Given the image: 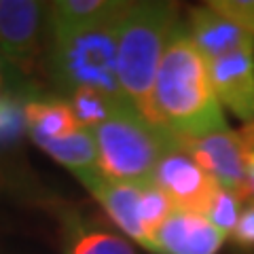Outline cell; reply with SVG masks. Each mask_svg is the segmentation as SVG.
<instances>
[{
	"label": "cell",
	"instance_id": "obj_1",
	"mask_svg": "<svg viewBox=\"0 0 254 254\" xmlns=\"http://www.w3.org/2000/svg\"><path fill=\"white\" fill-rule=\"evenodd\" d=\"M180 140L227 129L222 106L214 93L203 53L178 23L159 64L148 117Z\"/></svg>",
	"mask_w": 254,
	"mask_h": 254
},
{
	"label": "cell",
	"instance_id": "obj_2",
	"mask_svg": "<svg viewBox=\"0 0 254 254\" xmlns=\"http://www.w3.org/2000/svg\"><path fill=\"white\" fill-rule=\"evenodd\" d=\"M178 4L148 0L131 2L119 21V83L127 100L144 117H148L150 93L174 30L178 28Z\"/></svg>",
	"mask_w": 254,
	"mask_h": 254
},
{
	"label": "cell",
	"instance_id": "obj_3",
	"mask_svg": "<svg viewBox=\"0 0 254 254\" xmlns=\"http://www.w3.org/2000/svg\"><path fill=\"white\" fill-rule=\"evenodd\" d=\"M100 155V170L121 182L153 180L159 159L180 138L155 125L133 104H125L93 129Z\"/></svg>",
	"mask_w": 254,
	"mask_h": 254
},
{
	"label": "cell",
	"instance_id": "obj_4",
	"mask_svg": "<svg viewBox=\"0 0 254 254\" xmlns=\"http://www.w3.org/2000/svg\"><path fill=\"white\" fill-rule=\"evenodd\" d=\"M119 21L53 36L51 74L62 91L72 95L78 89H93L113 100H127L117 68Z\"/></svg>",
	"mask_w": 254,
	"mask_h": 254
},
{
	"label": "cell",
	"instance_id": "obj_5",
	"mask_svg": "<svg viewBox=\"0 0 254 254\" xmlns=\"http://www.w3.org/2000/svg\"><path fill=\"white\" fill-rule=\"evenodd\" d=\"M153 182L172 201L174 210L197 212L203 216L220 189L218 182L189 155L182 140L170 146L159 159Z\"/></svg>",
	"mask_w": 254,
	"mask_h": 254
},
{
	"label": "cell",
	"instance_id": "obj_6",
	"mask_svg": "<svg viewBox=\"0 0 254 254\" xmlns=\"http://www.w3.org/2000/svg\"><path fill=\"white\" fill-rule=\"evenodd\" d=\"M49 4L0 0V51L23 72H34L43 53V17Z\"/></svg>",
	"mask_w": 254,
	"mask_h": 254
},
{
	"label": "cell",
	"instance_id": "obj_7",
	"mask_svg": "<svg viewBox=\"0 0 254 254\" xmlns=\"http://www.w3.org/2000/svg\"><path fill=\"white\" fill-rule=\"evenodd\" d=\"M182 144L189 150V155L218 182L220 189L233 190L242 197L246 185L248 148L240 131L227 127V129L205 133L199 138L182 140Z\"/></svg>",
	"mask_w": 254,
	"mask_h": 254
},
{
	"label": "cell",
	"instance_id": "obj_8",
	"mask_svg": "<svg viewBox=\"0 0 254 254\" xmlns=\"http://www.w3.org/2000/svg\"><path fill=\"white\" fill-rule=\"evenodd\" d=\"M208 66L220 106L246 123L254 121V49L208 62Z\"/></svg>",
	"mask_w": 254,
	"mask_h": 254
},
{
	"label": "cell",
	"instance_id": "obj_9",
	"mask_svg": "<svg viewBox=\"0 0 254 254\" xmlns=\"http://www.w3.org/2000/svg\"><path fill=\"white\" fill-rule=\"evenodd\" d=\"M225 233L208 216L197 212L172 210L155 233L157 254H216L225 244Z\"/></svg>",
	"mask_w": 254,
	"mask_h": 254
},
{
	"label": "cell",
	"instance_id": "obj_10",
	"mask_svg": "<svg viewBox=\"0 0 254 254\" xmlns=\"http://www.w3.org/2000/svg\"><path fill=\"white\" fill-rule=\"evenodd\" d=\"M93 193V197L98 199L104 210L108 212V216L115 220V225L121 229L123 233H127L131 240H136L144 248L155 252L153 240L148 237L146 229L142 227L140 220V185L133 182H121L115 178H108L104 172H91L78 178Z\"/></svg>",
	"mask_w": 254,
	"mask_h": 254
},
{
	"label": "cell",
	"instance_id": "obj_11",
	"mask_svg": "<svg viewBox=\"0 0 254 254\" xmlns=\"http://www.w3.org/2000/svg\"><path fill=\"white\" fill-rule=\"evenodd\" d=\"M187 32L208 62L227 58L237 51L254 49V36L235 26L225 15L214 11L208 2L190 9Z\"/></svg>",
	"mask_w": 254,
	"mask_h": 254
},
{
	"label": "cell",
	"instance_id": "obj_12",
	"mask_svg": "<svg viewBox=\"0 0 254 254\" xmlns=\"http://www.w3.org/2000/svg\"><path fill=\"white\" fill-rule=\"evenodd\" d=\"M129 6L131 2L121 0H62L49 4V23L53 36H64L119 21Z\"/></svg>",
	"mask_w": 254,
	"mask_h": 254
},
{
	"label": "cell",
	"instance_id": "obj_13",
	"mask_svg": "<svg viewBox=\"0 0 254 254\" xmlns=\"http://www.w3.org/2000/svg\"><path fill=\"white\" fill-rule=\"evenodd\" d=\"M32 140L58 163L66 165L76 178L100 170V155L93 129H78L64 138L32 136Z\"/></svg>",
	"mask_w": 254,
	"mask_h": 254
},
{
	"label": "cell",
	"instance_id": "obj_14",
	"mask_svg": "<svg viewBox=\"0 0 254 254\" xmlns=\"http://www.w3.org/2000/svg\"><path fill=\"white\" fill-rule=\"evenodd\" d=\"M23 113H26V123H28L30 136L64 138V136H70V133L83 129L72 113L70 102H64V100L28 102Z\"/></svg>",
	"mask_w": 254,
	"mask_h": 254
},
{
	"label": "cell",
	"instance_id": "obj_15",
	"mask_svg": "<svg viewBox=\"0 0 254 254\" xmlns=\"http://www.w3.org/2000/svg\"><path fill=\"white\" fill-rule=\"evenodd\" d=\"M125 104H131V102L113 100L108 95L98 93L93 89H78L70 95V106H72V113L83 129H95V127H100Z\"/></svg>",
	"mask_w": 254,
	"mask_h": 254
},
{
	"label": "cell",
	"instance_id": "obj_16",
	"mask_svg": "<svg viewBox=\"0 0 254 254\" xmlns=\"http://www.w3.org/2000/svg\"><path fill=\"white\" fill-rule=\"evenodd\" d=\"M138 210H140L142 227L146 229V233H148L150 240H153V246H155V233L165 222V218L172 214L174 205H172V201L168 199V197H165L163 190L150 180V182H142L140 185Z\"/></svg>",
	"mask_w": 254,
	"mask_h": 254
},
{
	"label": "cell",
	"instance_id": "obj_17",
	"mask_svg": "<svg viewBox=\"0 0 254 254\" xmlns=\"http://www.w3.org/2000/svg\"><path fill=\"white\" fill-rule=\"evenodd\" d=\"M70 254H136V250L115 233L100 229H81L76 231Z\"/></svg>",
	"mask_w": 254,
	"mask_h": 254
},
{
	"label": "cell",
	"instance_id": "obj_18",
	"mask_svg": "<svg viewBox=\"0 0 254 254\" xmlns=\"http://www.w3.org/2000/svg\"><path fill=\"white\" fill-rule=\"evenodd\" d=\"M242 197L233 193V190H227V189H218L216 197L212 199L208 212L205 216L212 222L214 227H218L222 233L229 235L235 231L237 227V220L242 216Z\"/></svg>",
	"mask_w": 254,
	"mask_h": 254
},
{
	"label": "cell",
	"instance_id": "obj_19",
	"mask_svg": "<svg viewBox=\"0 0 254 254\" xmlns=\"http://www.w3.org/2000/svg\"><path fill=\"white\" fill-rule=\"evenodd\" d=\"M26 106H19L11 95H0V142H11L23 131L26 123Z\"/></svg>",
	"mask_w": 254,
	"mask_h": 254
},
{
	"label": "cell",
	"instance_id": "obj_20",
	"mask_svg": "<svg viewBox=\"0 0 254 254\" xmlns=\"http://www.w3.org/2000/svg\"><path fill=\"white\" fill-rule=\"evenodd\" d=\"M208 4L254 36V0H212Z\"/></svg>",
	"mask_w": 254,
	"mask_h": 254
},
{
	"label": "cell",
	"instance_id": "obj_21",
	"mask_svg": "<svg viewBox=\"0 0 254 254\" xmlns=\"http://www.w3.org/2000/svg\"><path fill=\"white\" fill-rule=\"evenodd\" d=\"M231 235L240 246L254 248V203H248L242 210V216L237 220V227Z\"/></svg>",
	"mask_w": 254,
	"mask_h": 254
},
{
	"label": "cell",
	"instance_id": "obj_22",
	"mask_svg": "<svg viewBox=\"0 0 254 254\" xmlns=\"http://www.w3.org/2000/svg\"><path fill=\"white\" fill-rule=\"evenodd\" d=\"M246 199L254 203V148L248 150V159H246V185H244L242 201Z\"/></svg>",
	"mask_w": 254,
	"mask_h": 254
},
{
	"label": "cell",
	"instance_id": "obj_23",
	"mask_svg": "<svg viewBox=\"0 0 254 254\" xmlns=\"http://www.w3.org/2000/svg\"><path fill=\"white\" fill-rule=\"evenodd\" d=\"M0 83H2V70H0Z\"/></svg>",
	"mask_w": 254,
	"mask_h": 254
}]
</instances>
